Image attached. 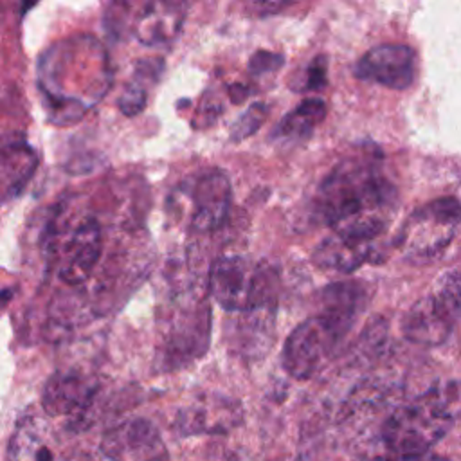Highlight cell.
I'll return each mask as SVG.
<instances>
[{"label":"cell","instance_id":"18","mask_svg":"<svg viewBox=\"0 0 461 461\" xmlns=\"http://www.w3.org/2000/svg\"><path fill=\"white\" fill-rule=\"evenodd\" d=\"M283 65V56L268 50H258L249 61V70L252 76H265L276 72Z\"/></svg>","mask_w":461,"mask_h":461},{"label":"cell","instance_id":"5","mask_svg":"<svg viewBox=\"0 0 461 461\" xmlns=\"http://www.w3.org/2000/svg\"><path fill=\"white\" fill-rule=\"evenodd\" d=\"M461 321V274L447 272L434 290L421 297L402 319V333L420 346H439Z\"/></svg>","mask_w":461,"mask_h":461},{"label":"cell","instance_id":"11","mask_svg":"<svg viewBox=\"0 0 461 461\" xmlns=\"http://www.w3.org/2000/svg\"><path fill=\"white\" fill-rule=\"evenodd\" d=\"M97 393V382L76 371L54 373L45 384L41 403L50 416L85 412Z\"/></svg>","mask_w":461,"mask_h":461},{"label":"cell","instance_id":"12","mask_svg":"<svg viewBox=\"0 0 461 461\" xmlns=\"http://www.w3.org/2000/svg\"><path fill=\"white\" fill-rule=\"evenodd\" d=\"M241 418L240 402L225 396H209L178 412L176 429L184 436L221 434L236 427Z\"/></svg>","mask_w":461,"mask_h":461},{"label":"cell","instance_id":"10","mask_svg":"<svg viewBox=\"0 0 461 461\" xmlns=\"http://www.w3.org/2000/svg\"><path fill=\"white\" fill-rule=\"evenodd\" d=\"M101 256V229L95 220L81 221L70 234L63 258L59 259L58 276L67 285H81Z\"/></svg>","mask_w":461,"mask_h":461},{"label":"cell","instance_id":"13","mask_svg":"<svg viewBox=\"0 0 461 461\" xmlns=\"http://www.w3.org/2000/svg\"><path fill=\"white\" fill-rule=\"evenodd\" d=\"M376 258V241H358L339 234L324 238L312 254L313 263L322 270L349 274Z\"/></svg>","mask_w":461,"mask_h":461},{"label":"cell","instance_id":"3","mask_svg":"<svg viewBox=\"0 0 461 461\" xmlns=\"http://www.w3.org/2000/svg\"><path fill=\"white\" fill-rule=\"evenodd\" d=\"M209 292L227 312H252L274 308L276 274L265 263L241 256H221L209 270Z\"/></svg>","mask_w":461,"mask_h":461},{"label":"cell","instance_id":"7","mask_svg":"<svg viewBox=\"0 0 461 461\" xmlns=\"http://www.w3.org/2000/svg\"><path fill=\"white\" fill-rule=\"evenodd\" d=\"M355 76L387 88L403 90L416 77V52L400 43L376 45L357 61Z\"/></svg>","mask_w":461,"mask_h":461},{"label":"cell","instance_id":"19","mask_svg":"<svg viewBox=\"0 0 461 461\" xmlns=\"http://www.w3.org/2000/svg\"><path fill=\"white\" fill-rule=\"evenodd\" d=\"M144 106H146V92L137 85H130L119 99V108L126 115H137Z\"/></svg>","mask_w":461,"mask_h":461},{"label":"cell","instance_id":"21","mask_svg":"<svg viewBox=\"0 0 461 461\" xmlns=\"http://www.w3.org/2000/svg\"><path fill=\"white\" fill-rule=\"evenodd\" d=\"M25 447H27V456L31 457V461H54V454L52 450L45 445V443H40L32 438L25 439Z\"/></svg>","mask_w":461,"mask_h":461},{"label":"cell","instance_id":"6","mask_svg":"<svg viewBox=\"0 0 461 461\" xmlns=\"http://www.w3.org/2000/svg\"><path fill=\"white\" fill-rule=\"evenodd\" d=\"M461 221V203L454 196H443L418 207L403 223L396 245L414 263H429L438 258L456 234Z\"/></svg>","mask_w":461,"mask_h":461},{"label":"cell","instance_id":"17","mask_svg":"<svg viewBox=\"0 0 461 461\" xmlns=\"http://www.w3.org/2000/svg\"><path fill=\"white\" fill-rule=\"evenodd\" d=\"M267 108L265 104H252L247 112L241 113V117L232 124L230 128V139L232 140H243L249 135H252L265 121Z\"/></svg>","mask_w":461,"mask_h":461},{"label":"cell","instance_id":"15","mask_svg":"<svg viewBox=\"0 0 461 461\" xmlns=\"http://www.w3.org/2000/svg\"><path fill=\"white\" fill-rule=\"evenodd\" d=\"M274 331V308L252 310L241 313V319L236 324L232 344L245 355H263L265 346L268 349L270 335Z\"/></svg>","mask_w":461,"mask_h":461},{"label":"cell","instance_id":"22","mask_svg":"<svg viewBox=\"0 0 461 461\" xmlns=\"http://www.w3.org/2000/svg\"><path fill=\"white\" fill-rule=\"evenodd\" d=\"M369 461H450L448 457L436 456V454H421V456H409V457H400V456H384V457H373Z\"/></svg>","mask_w":461,"mask_h":461},{"label":"cell","instance_id":"2","mask_svg":"<svg viewBox=\"0 0 461 461\" xmlns=\"http://www.w3.org/2000/svg\"><path fill=\"white\" fill-rule=\"evenodd\" d=\"M457 421H461V380H447L396 407L384 421L380 436L389 456H421Z\"/></svg>","mask_w":461,"mask_h":461},{"label":"cell","instance_id":"14","mask_svg":"<svg viewBox=\"0 0 461 461\" xmlns=\"http://www.w3.org/2000/svg\"><path fill=\"white\" fill-rule=\"evenodd\" d=\"M184 16V4H149L139 23V38L148 45L169 41L180 31Z\"/></svg>","mask_w":461,"mask_h":461},{"label":"cell","instance_id":"9","mask_svg":"<svg viewBox=\"0 0 461 461\" xmlns=\"http://www.w3.org/2000/svg\"><path fill=\"white\" fill-rule=\"evenodd\" d=\"M191 200L189 225L198 232L221 227L230 207V184L221 171H207L194 176L187 185Z\"/></svg>","mask_w":461,"mask_h":461},{"label":"cell","instance_id":"20","mask_svg":"<svg viewBox=\"0 0 461 461\" xmlns=\"http://www.w3.org/2000/svg\"><path fill=\"white\" fill-rule=\"evenodd\" d=\"M326 85V58L317 56L312 65L308 67V79H306V88L317 90Z\"/></svg>","mask_w":461,"mask_h":461},{"label":"cell","instance_id":"16","mask_svg":"<svg viewBox=\"0 0 461 461\" xmlns=\"http://www.w3.org/2000/svg\"><path fill=\"white\" fill-rule=\"evenodd\" d=\"M326 117V104L322 99L310 97L299 103L285 119L277 124L276 135L286 140H303L313 133V128Z\"/></svg>","mask_w":461,"mask_h":461},{"label":"cell","instance_id":"4","mask_svg":"<svg viewBox=\"0 0 461 461\" xmlns=\"http://www.w3.org/2000/svg\"><path fill=\"white\" fill-rule=\"evenodd\" d=\"M357 317L321 310L297 324L283 346V367L295 380L313 376L324 360L337 349Z\"/></svg>","mask_w":461,"mask_h":461},{"label":"cell","instance_id":"8","mask_svg":"<svg viewBox=\"0 0 461 461\" xmlns=\"http://www.w3.org/2000/svg\"><path fill=\"white\" fill-rule=\"evenodd\" d=\"M101 450L112 461H169L158 430L144 418L124 421L108 430Z\"/></svg>","mask_w":461,"mask_h":461},{"label":"cell","instance_id":"1","mask_svg":"<svg viewBox=\"0 0 461 461\" xmlns=\"http://www.w3.org/2000/svg\"><path fill=\"white\" fill-rule=\"evenodd\" d=\"M394 211L396 189L369 155L337 164L313 196L315 218L333 234L358 241H376Z\"/></svg>","mask_w":461,"mask_h":461}]
</instances>
